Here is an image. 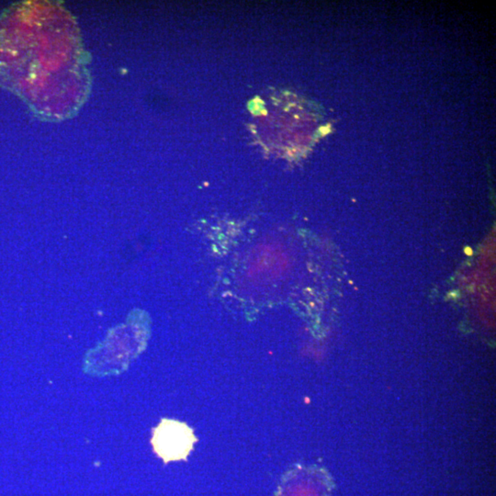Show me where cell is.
Returning <instances> with one entry per match:
<instances>
[{
	"label": "cell",
	"instance_id": "obj_1",
	"mask_svg": "<svg viewBox=\"0 0 496 496\" xmlns=\"http://www.w3.org/2000/svg\"><path fill=\"white\" fill-rule=\"evenodd\" d=\"M198 439L187 424L174 419L162 418L153 429L151 444L155 454L167 464L186 460Z\"/></svg>",
	"mask_w": 496,
	"mask_h": 496
}]
</instances>
